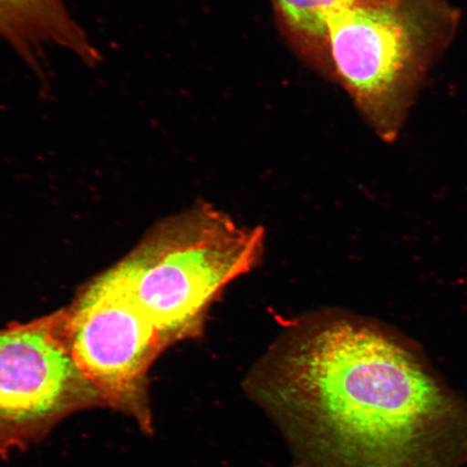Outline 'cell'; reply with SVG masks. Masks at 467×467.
Returning a JSON list of instances; mask_svg holds the SVG:
<instances>
[{
  "instance_id": "obj_1",
  "label": "cell",
  "mask_w": 467,
  "mask_h": 467,
  "mask_svg": "<svg viewBox=\"0 0 467 467\" xmlns=\"http://www.w3.org/2000/svg\"><path fill=\"white\" fill-rule=\"evenodd\" d=\"M277 396L331 467H412L447 409L392 337L332 318L283 350Z\"/></svg>"
},
{
  "instance_id": "obj_2",
  "label": "cell",
  "mask_w": 467,
  "mask_h": 467,
  "mask_svg": "<svg viewBox=\"0 0 467 467\" xmlns=\"http://www.w3.org/2000/svg\"><path fill=\"white\" fill-rule=\"evenodd\" d=\"M459 22L448 0H355L332 17V80L384 141L399 136Z\"/></svg>"
},
{
  "instance_id": "obj_3",
  "label": "cell",
  "mask_w": 467,
  "mask_h": 467,
  "mask_svg": "<svg viewBox=\"0 0 467 467\" xmlns=\"http://www.w3.org/2000/svg\"><path fill=\"white\" fill-rule=\"evenodd\" d=\"M262 227L198 204L157 225L115 267L166 348L200 336L227 285L258 266Z\"/></svg>"
},
{
  "instance_id": "obj_4",
  "label": "cell",
  "mask_w": 467,
  "mask_h": 467,
  "mask_svg": "<svg viewBox=\"0 0 467 467\" xmlns=\"http://www.w3.org/2000/svg\"><path fill=\"white\" fill-rule=\"evenodd\" d=\"M60 312L69 352L107 407L151 433L149 375L167 348L115 267Z\"/></svg>"
},
{
  "instance_id": "obj_5",
  "label": "cell",
  "mask_w": 467,
  "mask_h": 467,
  "mask_svg": "<svg viewBox=\"0 0 467 467\" xmlns=\"http://www.w3.org/2000/svg\"><path fill=\"white\" fill-rule=\"evenodd\" d=\"M107 407L76 365L61 312L0 329V453L42 441L62 420Z\"/></svg>"
},
{
  "instance_id": "obj_6",
  "label": "cell",
  "mask_w": 467,
  "mask_h": 467,
  "mask_svg": "<svg viewBox=\"0 0 467 467\" xmlns=\"http://www.w3.org/2000/svg\"><path fill=\"white\" fill-rule=\"evenodd\" d=\"M355 0H272L277 22L296 54L332 80L328 26Z\"/></svg>"
}]
</instances>
